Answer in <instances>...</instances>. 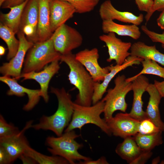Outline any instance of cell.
Here are the masks:
<instances>
[{
	"label": "cell",
	"mask_w": 164,
	"mask_h": 164,
	"mask_svg": "<svg viewBox=\"0 0 164 164\" xmlns=\"http://www.w3.org/2000/svg\"><path fill=\"white\" fill-rule=\"evenodd\" d=\"M51 92L56 96L58 101V107L55 113L50 116H44L39 122L32 125L36 130H50L57 136L63 134L64 128L70 122L73 113V103L71 96L65 88L52 87Z\"/></svg>",
	"instance_id": "6da1fadb"
},
{
	"label": "cell",
	"mask_w": 164,
	"mask_h": 164,
	"mask_svg": "<svg viewBox=\"0 0 164 164\" xmlns=\"http://www.w3.org/2000/svg\"><path fill=\"white\" fill-rule=\"evenodd\" d=\"M60 60L68 66V80L78 91L74 102L84 106L91 105L95 82L89 73L72 52L61 55Z\"/></svg>",
	"instance_id": "7a4b0ae2"
},
{
	"label": "cell",
	"mask_w": 164,
	"mask_h": 164,
	"mask_svg": "<svg viewBox=\"0 0 164 164\" xmlns=\"http://www.w3.org/2000/svg\"><path fill=\"white\" fill-rule=\"evenodd\" d=\"M80 136L73 130L65 132L57 137L49 136L46 141L49 147L48 150L53 155L59 156L65 159L70 164H76L77 161L91 160V158L84 156L78 152L83 145L77 142L75 139Z\"/></svg>",
	"instance_id": "3957f363"
},
{
	"label": "cell",
	"mask_w": 164,
	"mask_h": 164,
	"mask_svg": "<svg viewBox=\"0 0 164 164\" xmlns=\"http://www.w3.org/2000/svg\"><path fill=\"white\" fill-rule=\"evenodd\" d=\"M105 103L102 100L90 106L81 105L74 102V111L71 120L65 130V132L76 128L80 130L85 125L91 124L97 126L109 136L112 133L101 114L104 112Z\"/></svg>",
	"instance_id": "277c9868"
},
{
	"label": "cell",
	"mask_w": 164,
	"mask_h": 164,
	"mask_svg": "<svg viewBox=\"0 0 164 164\" xmlns=\"http://www.w3.org/2000/svg\"><path fill=\"white\" fill-rule=\"evenodd\" d=\"M61 55L55 50L50 38L36 43L29 50L22 73L39 72L53 61L60 60Z\"/></svg>",
	"instance_id": "5b68a950"
},
{
	"label": "cell",
	"mask_w": 164,
	"mask_h": 164,
	"mask_svg": "<svg viewBox=\"0 0 164 164\" xmlns=\"http://www.w3.org/2000/svg\"><path fill=\"white\" fill-rule=\"evenodd\" d=\"M125 76H117L114 80V87L107 91V93L101 100L104 102V119L107 122L113 116L117 111L125 112L128 106L125 98L132 91V82L127 81Z\"/></svg>",
	"instance_id": "8992f818"
},
{
	"label": "cell",
	"mask_w": 164,
	"mask_h": 164,
	"mask_svg": "<svg viewBox=\"0 0 164 164\" xmlns=\"http://www.w3.org/2000/svg\"><path fill=\"white\" fill-rule=\"evenodd\" d=\"M50 38L55 50L61 55L72 52L80 46L83 42L81 33L75 28L65 24L57 28Z\"/></svg>",
	"instance_id": "52a82bcc"
},
{
	"label": "cell",
	"mask_w": 164,
	"mask_h": 164,
	"mask_svg": "<svg viewBox=\"0 0 164 164\" xmlns=\"http://www.w3.org/2000/svg\"><path fill=\"white\" fill-rule=\"evenodd\" d=\"M17 34L19 41L17 53L9 62L3 63L0 68V72L3 76H12L18 80L20 79L26 54L34 43L28 40L22 31L19 30Z\"/></svg>",
	"instance_id": "ba28073f"
},
{
	"label": "cell",
	"mask_w": 164,
	"mask_h": 164,
	"mask_svg": "<svg viewBox=\"0 0 164 164\" xmlns=\"http://www.w3.org/2000/svg\"><path fill=\"white\" fill-rule=\"evenodd\" d=\"M75 56L76 60L84 67L95 82L102 81L109 72L108 66L102 67L99 64V54L96 48L85 49L77 53Z\"/></svg>",
	"instance_id": "9c48e42d"
},
{
	"label": "cell",
	"mask_w": 164,
	"mask_h": 164,
	"mask_svg": "<svg viewBox=\"0 0 164 164\" xmlns=\"http://www.w3.org/2000/svg\"><path fill=\"white\" fill-rule=\"evenodd\" d=\"M99 39L107 47L109 56L106 60L108 62L114 60L116 64L121 65L131 55L128 51L131 47L132 43L123 42L116 36L115 33L111 32L102 34L99 36Z\"/></svg>",
	"instance_id": "30bf717a"
},
{
	"label": "cell",
	"mask_w": 164,
	"mask_h": 164,
	"mask_svg": "<svg viewBox=\"0 0 164 164\" xmlns=\"http://www.w3.org/2000/svg\"><path fill=\"white\" fill-rule=\"evenodd\" d=\"M106 122L113 135L124 139L138 133L140 121L131 117L129 113L120 112Z\"/></svg>",
	"instance_id": "8fae6325"
},
{
	"label": "cell",
	"mask_w": 164,
	"mask_h": 164,
	"mask_svg": "<svg viewBox=\"0 0 164 164\" xmlns=\"http://www.w3.org/2000/svg\"><path fill=\"white\" fill-rule=\"evenodd\" d=\"M143 60L142 58L130 55L121 65L116 64L115 65H111L108 66L109 72L105 77L102 82L95 83L92 104H94L101 100L104 94L106 92L109 83L118 73L128 67L134 65L139 64Z\"/></svg>",
	"instance_id": "7c38bea8"
},
{
	"label": "cell",
	"mask_w": 164,
	"mask_h": 164,
	"mask_svg": "<svg viewBox=\"0 0 164 164\" xmlns=\"http://www.w3.org/2000/svg\"><path fill=\"white\" fill-rule=\"evenodd\" d=\"M59 61L56 60L53 61L49 65L45 66L41 71L22 73L20 77V78H23V80L32 79L37 82L40 87L41 97L46 102H47L49 99L48 90L50 82L60 68Z\"/></svg>",
	"instance_id": "4fadbf2b"
},
{
	"label": "cell",
	"mask_w": 164,
	"mask_h": 164,
	"mask_svg": "<svg viewBox=\"0 0 164 164\" xmlns=\"http://www.w3.org/2000/svg\"><path fill=\"white\" fill-rule=\"evenodd\" d=\"M133 93V101L129 113L133 118L140 121L147 118L146 112L143 109L142 96L149 84V79L143 74L138 76L132 82Z\"/></svg>",
	"instance_id": "5bb4252c"
},
{
	"label": "cell",
	"mask_w": 164,
	"mask_h": 164,
	"mask_svg": "<svg viewBox=\"0 0 164 164\" xmlns=\"http://www.w3.org/2000/svg\"><path fill=\"white\" fill-rule=\"evenodd\" d=\"M0 80L9 87L7 92L9 95H15L19 97L24 96L27 94L28 100L23 107V109L29 111L33 109L39 102L40 97V89L32 90L25 87L19 84L14 78L8 76H3L0 77Z\"/></svg>",
	"instance_id": "9a60e30c"
},
{
	"label": "cell",
	"mask_w": 164,
	"mask_h": 164,
	"mask_svg": "<svg viewBox=\"0 0 164 164\" xmlns=\"http://www.w3.org/2000/svg\"><path fill=\"white\" fill-rule=\"evenodd\" d=\"M99 13L102 20H117L137 26L140 25L144 20V16L142 14L137 16L130 12L118 10L113 5L110 0H105L101 4Z\"/></svg>",
	"instance_id": "2e32d148"
},
{
	"label": "cell",
	"mask_w": 164,
	"mask_h": 164,
	"mask_svg": "<svg viewBox=\"0 0 164 164\" xmlns=\"http://www.w3.org/2000/svg\"><path fill=\"white\" fill-rule=\"evenodd\" d=\"M32 122L30 121L28 122L23 129L18 133L0 138V145L3 147L8 152L12 162L30 146L24 133L26 130L31 127Z\"/></svg>",
	"instance_id": "e0dca14e"
},
{
	"label": "cell",
	"mask_w": 164,
	"mask_h": 164,
	"mask_svg": "<svg viewBox=\"0 0 164 164\" xmlns=\"http://www.w3.org/2000/svg\"><path fill=\"white\" fill-rule=\"evenodd\" d=\"M50 27L53 33L72 18L76 13L73 7L64 0H50Z\"/></svg>",
	"instance_id": "ac0fdd59"
},
{
	"label": "cell",
	"mask_w": 164,
	"mask_h": 164,
	"mask_svg": "<svg viewBox=\"0 0 164 164\" xmlns=\"http://www.w3.org/2000/svg\"><path fill=\"white\" fill-rule=\"evenodd\" d=\"M38 1L39 14L36 33L37 42L43 41L48 39L50 38L53 33L50 27V0Z\"/></svg>",
	"instance_id": "d6986e66"
},
{
	"label": "cell",
	"mask_w": 164,
	"mask_h": 164,
	"mask_svg": "<svg viewBox=\"0 0 164 164\" xmlns=\"http://www.w3.org/2000/svg\"><path fill=\"white\" fill-rule=\"evenodd\" d=\"M146 91L149 95L145 111L147 118L153 122L162 132H164V122L161 120L159 108L162 97L154 84H149Z\"/></svg>",
	"instance_id": "ffe728a7"
},
{
	"label": "cell",
	"mask_w": 164,
	"mask_h": 164,
	"mask_svg": "<svg viewBox=\"0 0 164 164\" xmlns=\"http://www.w3.org/2000/svg\"><path fill=\"white\" fill-rule=\"evenodd\" d=\"M130 50L131 56L153 60L164 67V54L157 50L155 45L148 46L138 41L132 44Z\"/></svg>",
	"instance_id": "44dd1931"
},
{
	"label": "cell",
	"mask_w": 164,
	"mask_h": 164,
	"mask_svg": "<svg viewBox=\"0 0 164 164\" xmlns=\"http://www.w3.org/2000/svg\"><path fill=\"white\" fill-rule=\"evenodd\" d=\"M101 28L103 32L107 34L112 32L119 36H128L134 39L140 37L141 32L138 26L134 24L122 25L114 22L113 20H102Z\"/></svg>",
	"instance_id": "7402d4cb"
},
{
	"label": "cell",
	"mask_w": 164,
	"mask_h": 164,
	"mask_svg": "<svg viewBox=\"0 0 164 164\" xmlns=\"http://www.w3.org/2000/svg\"><path fill=\"white\" fill-rule=\"evenodd\" d=\"M29 0H25L22 3L10 8V11L8 13H0V22L11 29L15 34L20 30L22 14Z\"/></svg>",
	"instance_id": "603a6c76"
},
{
	"label": "cell",
	"mask_w": 164,
	"mask_h": 164,
	"mask_svg": "<svg viewBox=\"0 0 164 164\" xmlns=\"http://www.w3.org/2000/svg\"><path fill=\"white\" fill-rule=\"evenodd\" d=\"M142 150L138 146L133 136L127 137L117 146L115 151L122 159L129 164L135 160Z\"/></svg>",
	"instance_id": "cb8c5ba5"
},
{
	"label": "cell",
	"mask_w": 164,
	"mask_h": 164,
	"mask_svg": "<svg viewBox=\"0 0 164 164\" xmlns=\"http://www.w3.org/2000/svg\"><path fill=\"white\" fill-rule=\"evenodd\" d=\"M38 14V0H29L22 14L19 30L25 26H30L37 33Z\"/></svg>",
	"instance_id": "d4e9b609"
},
{
	"label": "cell",
	"mask_w": 164,
	"mask_h": 164,
	"mask_svg": "<svg viewBox=\"0 0 164 164\" xmlns=\"http://www.w3.org/2000/svg\"><path fill=\"white\" fill-rule=\"evenodd\" d=\"M162 132L149 134H142L139 133L133 136L139 147L143 151H151L156 146L163 143Z\"/></svg>",
	"instance_id": "484cf974"
},
{
	"label": "cell",
	"mask_w": 164,
	"mask_h": 164,
	"mask_svg": "<svg viewBox=\"0 0 164 164\" xmlns=\"http://www.w3.org/2000/svg\"><path fill=\"white\" fill-rule=\"evenodd\" d=\"M15 34L7 26L0 23V37L6 44L8 50L7 59L10 60L16 54L19 41L15 36Z\"/></svg>",
	"instance_id": "4316f807"
},
{
	"label": "cell",
	"mask_w": 164,
	"mask_h": 164,
	"mask_svg": "<svg viewBox=\"0 0 164 164\" xmlns=\"http://www.w3.org/2000/svg\"><path fill=\"white\" fill-rule=\"evenodd\" d=\"M23 153L30 157L37 163L40 164H69L66 159L62 157L57 155H46L38 152L30 146Z\"/></svg>",
	"instance_id": "83f0119b"
},
{
	"label": "cell",
	"mask_w": 164,
	"mask_h": 164,
	"mask_svg": "<svg viewBox=\"0 0 164 164\" xmlns=\"http://www.w3.org/2000/svg\"><path fill=\"white\" fill-rule=\"evenodd\" d=\"M143 68L138 74L131 77L126 78L129 82H132L138 75L149 74L158 76L164 79V67L159 66L156 62L148 59H143L141 62Z\"/></svg>",
	"instance_id": "f1b7e54d"
},
{
	"label": "cell",
	"mask_w": 164,
	"mask_h": 164,
	"mask_svg": "<svg viewBox=\"0 0 164 164\" xmlns=\"http://www.w3.org/2000/svg\"><path fill=\"white\" fill-rule=\"evenodd\" d=\"M70 3L74 8L76 13L84 14L93 11L100 0H64Z\"/></svg>",
	"instance_id": "f546056e"
},
{
	"label": "cell",
	"mask_w": 164,
	"mask_h": 164,
	"mask_svg": "<svg viewBox=\"0 0 164 164\" xmlns=\"http://www.w3.org/2000/svg\"><path fill=\"white\" fill-rule=\"evenodd\" d=\"M18 128L8 123L3 116L0 115V138L9 137L19 132Z\"/></svg>",
	"instance_id": "4dcf8cb0"
},
{
	"label": "cell",
	"mask_w": 164,
	"mask_h": 164,
	"mask_svg": "<svg viewBox=\"0 0 164 164\" xmlns=\"http://www.w3.org/2000/svg\"><path fill=\"white\" fill-rule=\"evenodd\" d=\"M161 131L150 120L145 118L140 121L138 128V133L142 134H149Z\"/></svg>",
	"instance_id": "1f68e13d"
},
{
	"label": "cell",
	"mask_w": 164,
	"mask_h": 164,
	"mask_svg": "<svg viewBox=\"0 0 164 164\" xmlns=\"http://www.w3.org/2000/svg\"><path fill=\"white\" fill-rule=\"evenodd\" d=\"M142 31L153 42L160 43L164 49V31L162 33H159L149 30L146 25L141 27Z\"/></svg>",
	"instance_id": "d6a6232c"
},
{
	"label": "cell",
	"mask_w": 164,
	"mask_h": 164,
	"mask_svg": "<svg viewBox=\"0 0 164 164\" xmlns=\"http://www.w3.org/2000/svg\"><path fill=\"white\" fill-rule=\"evenodd\" d=\"M164 10V0H154L153 4L150 11L145 16L146 22L150 19L153 13L156 11H162Z\"/></svg>",
	"instance_id": "836d02e7"
},
{
	"label": "cell",
	"mask_w": 164,
	"mask_h": 164,
	"mask_svg": "<svg viewBox=\"0 0 164 164\" xmlns=\"http://www.w3.org/2000/svg\"><path fill=\"white\" fill-rule=\"evenodd\" d=\"M138 10L142 12L149 13L151 10L153 4V0H135Z\"/></svg>",
	"instance_id": "e575fe53"
},
{
	"label": "cell",
	"mask_w": 164,
	"mask_h": 164,
	"mask_svg": "<svg viewBox=\"0 0 164 164\" xmlns=\"http://www.w3.org/2000/svg\"><path fill=\"white\" fill-rule=\"evenodd\" d=\"M152 153L151 151H143L140 155L130 164H144L151 157Z\"/></svg>",
	"instance_id": "d590c367"
},
{
	"label": "cell",
	"mask_w": 164,
	"mask_h": 164,
	"mask_svg": "<svg viewBox=\"0 0 164 164\" xmlns=\"http://www.w3.org/2000/svg\"><path fill=\"white\" fill-rule=\"evenodd\" d=\"M12 162L8 152L3 147L0 145V164H8Z\"/></svg>",
	"instance_id": "8d00e7d4"
},
{
	"label": "cell",
	"mask_w": 164,
	"mask_h": 164,
	"mask_svg": "<svg viewBox=\"0 0 164 164\" xmlns=\"http://www.w3.org/2000/svg\"><path fill=\"white\" fill-rule=\"evenodd\" d=\"M25 0H5L1 6L2 9H9L10 8L23 3Z\"/></svg>",
	"instance_id": "74e56055"
},
{
	"label": "cell",
	"mask_w": 164,
	"mask_h": 164,
	"mask_svg": "<svg viewBox=\"0 0 164 164\" xmlns=\"http://www.w3.org/2000/svg\"><path fill=\"white\" fill-rule=\"evenodd\" d=\"M80 164H108L109 163L106 158L104 156H102L96 160L91 159L88 161H80L79 162Z\"/></svg>",
	"instance_id": "f35d334b"
},
{
	"label": "cell",
	"mask_w": 164,
	"mask_h": 164,
	"mask_svg": "<svg viewBox=\"0 0 164 164\" xmlns=\"http://www.w3.org/2000/svg\"><path fill=\"white\" fill-rule=\"evenodd\" d=\"M23 164H36L37 162L30 157L23 153L19 157Z\"/></svg>",
	"instance_id": "ab89813d"
},
{
	"label": "cell",
	"mask_w": 164,
	"mask_h": 164,
	"mask_svg": "<svg viewBox=\"0 0 164 164\" xmlns=\"http://www.w3.org/2000/svg\"><path fill=\"white\" fill-rule=\"evenodd\" d=\"M162 97H164V80L159 82L154 80V84Z\"/></svg>",
	"instance_id": "60d3db41"
},
{
	"label": "cell",
	"mask_w": 164,
	"mask_h": 164,
	"mask_svg": "<svg viewBox=\"0 0 164 164\" xmlns=\"http://www.w3.org/2000/svg\"><path fill=\"white\" fill-rule=\"evenodd\" d=\"M158 26L162 29H164V10L162 11L156 20Z\"/></svg>",
	"instance_id": "b9f144b4"
},
{
	"label": "cell",
	"mask_w": 164,
	"mask_h": 164,
	"mask_svg": "<svg viewBox=\"0 0 164 164\" xmlns=\"http://www.w3.org/2000/svg\"><path fill=\"white\" fill-rule=\"evenodd\" d=\"M6 49L2 46H0V55L2 56L4 55Z\"/></svg>",
	"instance_id": "7bdbcfd3"
},
{
	"label": "cell",
	"mask_w": 164,
	"mask_h": 164,
	"mask_svg": "<svg viewBox=\"0 0 164 164\" xmlns=\"http://www.w3.org/2000/svg\"><path fill=\"white\" fill-rule=\"evenodd\" d=\"M5 0H0V7L5 1Z\"/></svg>",
	"instance_id": "ee69618b"
}]
</instances>
